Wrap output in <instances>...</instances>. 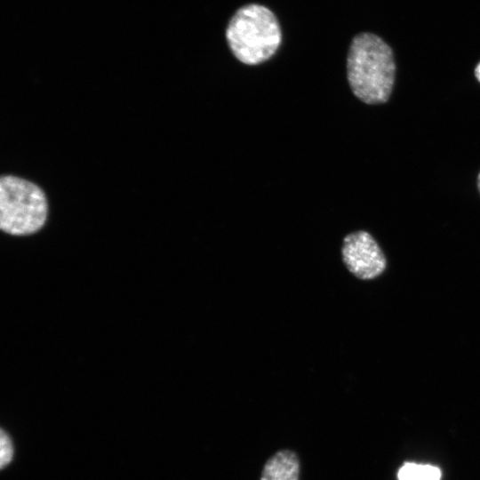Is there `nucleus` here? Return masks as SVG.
<instances>
[{
  "label": "nucleus",
  "mask_w": 480,
  "mask_h": 480,
  "mask_svg": "<svg viewBox=\"0 0 480 480\" xmlns=\"http://www.w3.org/2000/svg\"><path fill=\"white\" fill-rule=\"evenodd\" d=\"M442 476L438 467L430 464L405 462L398 469V480H440Z\"/></svg>",
  "instance_id": "6"
},
{
  "label": "nucleus",
  "mask_w": 480,
  "mask_h": 480,
  "mask_svg": "<svg viewBox=\"0 0 480 480\" xmlns=\"http://www.w3.org/2000/svg\"><path fill=\"white\" fill-rule=\"evenodd\" d=\"M300 463L295 452L279 450L265 462L260 480H300Z\"/></svg>",
  "instance_id": "5"
},
{
  "label": "nucleus",
  "mask_w": 480,
  "mask_h": 480,
  "mask_svg": "<svg viewBox=\"0 0 480 480\" xmlns=\"http://www.w3.org/2000/svg\"><path fill=\"white\" fill-rule=\"evenodd\" d=\"M342 261L347 269L360 280H372L387 268L386 256L374 237L358 230L346 235L341 245Z\"/></svg>",
  "instance_id": "4"
},
{
  "label": "nucleus",
  "mask_w": 480,
  "mask_h": 480,
  "mask_svg": "<svg viewBox=\"0 0 480 480\" xmlns=\"http://www.w3.org/2000/svg\"><path fill=\"white\" fill-rule=\"evenodd\" d=\"M47 218V202L35 184L14 176L0 180V228L12 236H28L42 228Z\"/></svg>",
  "instance_id": "3"
},
{
  "label": "nucleus",
  "mask_w": 480,
  "mask_h": 480,
  "mask_svg": "<svg viewBox=\"0 0 480 480\" xmlns=\"http://www.w3.org/2000/svg\"><path fill=\"white\" fill-rule=\"evenodd\" d=\"M234 56L246 65H258L269 60L282 42V30L275 13L259 4L238 8L230 18L226 32Z\"/></svg>",
  "instance_id": "2"
},
{
  "label": "nucleus",
  "mask_w": 480,
  "mask_h": 480,
  "mask_svg": "<svg viewBox=\"0 0 480 480\" xmlns=\"http://www.w3.org/2000/svg\"><path fill=\"white\" fill-rule=\"evenodd\" d=\"M13 456V446L12 440L8 434L1 429L0 434V466L1 468H4L7 466Z\"/></svg>",
  "instance_id": "7"
},
{
  "label": "nucleus",
  "mask_w": 480,
  "mask_h": 480,
  "mask_svg": "<svg viewBox=\"0 0 480 480\" xmlns=\"http://www.w3.org/2000/svg\"><path fill=\"white\" fill-rule=\"evenodd\" d=\"M475 74H476V77L480 82V62L478 63V65L476 68Z\"/></svg>",
  "instance_id": "8"
},
{
  "label": "nucleus",
  "mask_w": 480,
  "mask_h": 480,
  "mask_svg": "<svg viewBox=\"0 0 480 480\" xmlns=\"http://www.w3.org/2000/svg\"><path fill=\"white\" fill-rule=\"evenodd\" d=\"M396 64L390 46L372 33H360L351 41L347 77L354 95L367 104L386 102L395 82Z\"/></svg>",
  "instance_id": "1"
},
{
  "label": "nucleus",
  "mask_w": 480,
  "mask_h": 480,
  "mask_svg": "<svg viewBox=\"0 0 480 480\" xmlns=\"http://www.w3.org/2000/svg\"><path fill=\"white\" fill-rule=\"evenodd\" d=\"M478 188H479V190H480V173L478 175Z\"/></svg>",
  "instance_id": "9"
}]
</instances>
